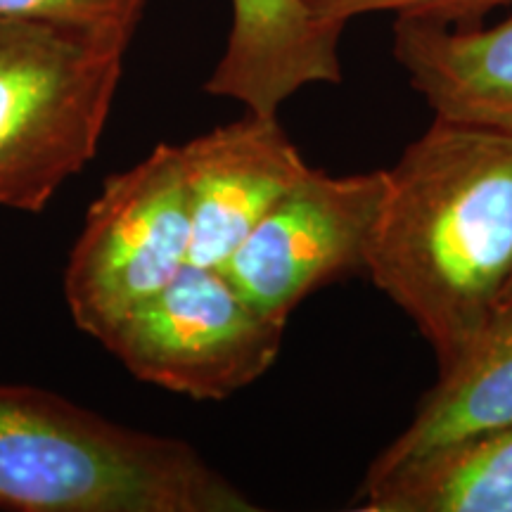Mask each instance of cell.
<instances>
[{"label":"cell","instance_id":"5b68a950","mask_svg":"<svg viewBox=\"0 0 512 512\" xmlns=\"http://www.w3.org/2000/svg\"><path fill=\"white\" fill-rule=\"evenodd\" d=\"M287 318L261 311L221 268L188 264L100 339L131 375L197 401H221L264 377Z\"/></svg>","mask_w":512,"mask_h":512},{"label":"cell","instance_id":"7c38bea8","mask_svg":"<svg viewBox=\"0 0 512 512\" xmlns=\"http://www.w3.org/2000/svg\"><path fill=\"white\" fill-rule=\"evenodd\" d=\"M147 0H0V17L43 19L114 36L131 46Z\"/></svg>","mask_w":512,"mask_h":512},{"label":"cell","instance_id":"3957f363","mask_svg":"<svg viewBox=\"0 0 512 512\" xmlns=\"http://www.w3.org/2000/svg\"><path fill=\"white\" fill-rule=\"evenodd\" d=\"M128 43L0 17V207L41 214L98 152Z\"/></svg>","mask_w":512,"mask_h":512},{"label":"cell","instance_id":"8992f818","mask_svg":"<svg viewBox=\"0 0 512 512\" xmlns=\"http://www.w3.org/2000/svg\"><path fill=\"white\" fill-rule=\"evenodd\" d=\"M384 171L311 169L219 268L261 311L290 318L318 287L366 268Z\"/></svg>","mask_w":512,"mask_h":512},{"label":"cell","instance_id":"5bb4252c","mask_svg":"<svg viewBox=\"0 0 512 512\" xmlns=\"http://www.w3.org/2000/svg\"><path fill=\"white\" fill-rule=\"evenodd\" d=\"M505 304H512V275H510L508 285H505L503 297H501V304H498V306H505Z\"/></svg>","mask_w":512,"mask_h":512},{"label":"cell","instance_id":"30bf717a","mask_svg":"<svg viewBox=\"0 0 512 512\" xmlns=\"http://www.w3.org/2000/svg\"><path fill=\"white\" fill-rule=\"evenodd\" d=\"M394 55L441 119L512 136V19L491 29L399 15Z\"/></svg>","mask_w":512,"mask_h":512},{"label":"cell","instance_id":"ba28073f","mask_svg":"<svg viewBox=\"0 0 512 512\" xmlns=\"http://www.w3.org/2000/svg\"><path fill=\"white\" fill-rule=\"evenodd\" d=\"M342 31L313 17L304 0H233L226 53L204 91L278 117L302 88L342 81Z\"/></svg>","mask_w":512,"mask_h":512},{"label":"cell","instance_id":"52a82bcc","mask_svg":"<svg viewBox=\"0 0 512 512\" xmlns=\"http://www.w3.org/2000/svg\"><path fill=\"white\" fill-rule=\"evenodd\" d=\"M190 264L219 268L311 166L278 117L247 112L181 145Z\"/></svg>","mask_w":512,"mask_h":512},{"label":"cell","instance_id":"4fadbf2b","mask_svg":"<svg viewBox=\"0 0 512 512\" xmlns=\"http://www.w3.org/2000/svg\"><path fill=\"white\" fill-rule=\"evenodd\" d=\"M304 3L320 22L347 27L351 17L384 10H394L399 15L437 17L458 24L512 0H304Z\"/></svg>","mask_w":512,"mask_h":512},{"label":"cell","instance_id":"6da1fadb","mask_svg":"<svg viewBox=\"0 0 512 512\" xmlns=\"http://www.w3.org/2000/svg\"><path fill=\"white\" fill-rule=\"evenodd\" d=\"M366 271L451 366L512 275L510 133L434 119L384 169Z\"/></svg>","mask_w":512,"mask_h":512},{"label":"cell","instance_id":"8fae6325","mask_svg":"<svg viewBox=\"0 0 512 512\" xmlns=\"http://www.w3.org/2000/svg\"><path fill=\"white\" fill-rule=\"evenodd\" d=\"M361 512H512V425L358 491Z\"/></svg>","mask_w":512,"mask_h":512},{"label":"cell","instance_id":"9c48e42d","mask_svg":"<svg viewBox=\"0 0 512 512\" xmlns=\"http://www.w3.org/2000/svg\"><path fill=\"white\" fill-rule=\"evenodd\" d=\"M512 425V304L498 306L380 458L361 489L382 484L446 448Z\"/></svg>","mask_w":512,"mask_h":512},{"label":"cell","instance_id":"277c9868","mask_svg":"<svg viewBox=\"0 0 512 512\" xmlns=\"http://www.w3.org/2000/svg\"><path fill=\"white\" fill-rule=\"evenodd\" d=\"M192 221L181 145L162 143L114 174L88 207L64 271L74 325L102 339L190 264Z\"/></svg>","mask_w":512,"mask_h":512},{"label":"cell","instance_id":"7a4b0ae2","mask_svg":"<svg viewBox=\"0 0 512 512\" xmlns=\"http://www.w3.org/2000/svg\"><path fill=\"white\" fill-rule=\"evenodd\" d=\"M0 508L252 512L190 444L131 430L62 396L0 384Z\"/></svg>","mask_w":512,"mask_h":512}]
</instances>
